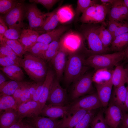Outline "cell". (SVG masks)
<instances>
[{
  "label": "cell",
  "instance_id": "obj_63",
  "mask_svg": "<svg viewBox=\"0 0 128 128\" xmlns=\"http://www.w3.org/2000/svg\"><path fill=\"white\" fill-rule=\"evenodd\" d=\"M120 128H123V127H121Z\"/></svg>",
  "mask_w": 128,
  "mask_h": 128
},
{
  "label": "cell",
  "instance_id": "obj_17",
  "mask_svg": "<svg viewBox=\"0 0 128 128\" xmlns=\"http://www.w3.org/2000/svg\"><path fill=\"white\" fill-rule=\"evenodd\" d=\"M22 57L20 58V66L24 69L31 68L41 69L47 68L43 59L37 57L27 52Z\"/></svg>",
  "mask_w": 128,
  "mask_h": 128
},
{
  "label": "cell",
  "instance_id": "obj_37",
  "mask_svg": "<svg viewBox=\"0 0 128 128\" xmlns=\"http://www.w3.org/2000/svg\"><path fill=\"white\" fill-rule=\"evenodd\" d=\"M3 40L19 57H22L26 52L23 46L18 40H9L4 37Z\"/></svg>",
  "mask_w": 128,
  "mask_h": 128
},
{
  "label": "cell",
  "instance_id": "obj_51",
  "mask_svg": "<svg viewBox=\"0 0 128 128\" xmlns=\"http://www.w3.org/2000/svg\"><path fill=\"white\" fill-rule=\"evenodd\" d=\"M22 91L23 82L22 81L20 85L12 95L16 101L18 106L21 104L20 99Z\"/></svg>",
  "mask_w": 128,
  "mask_h": 128
},
{
  "label": "cell",
  "instance_id": "obj_44",
  "mask_svg": "<svg viewBox=\"0 0 128 128\" xmlns=\"http://www.w3.org/2000/svg\"><path fill=\"white\" fill-rule=\"evenodd\" d=\"M31 83V82H23V91L20 99L21 104L30 100L29 88Z\"/></svg>",
  "mask_w": 128,
  "mask_h": 128
},
{
  "label": "cell",
  "instance_id": "obj_5",
  "mask_svg": "<svg viewBox=\"0 0 128 128\" xmlns=\"http://www.w3.org/2000/svg\"><path fill=\"white\" fill-rule=\"evenodd\" d=\"M25 17L29 23V29L35 30L43 25L48 14L44 13L37 7L36 4L25 5Z\"/></svg>",
  "mask_w": 128,
  "mask_h": 128
},
{
  "label": "cell",
  "instance_id": "obj_23",
  "mask_svg": "<svg viewBox=\"0 0 128 128\" xmlns=\"http://www.w3.org/2000/svg\"><path fill=\"white\" fill-rule=\"evenodd\" d=\"M0 116V128H8L20 119L17 111L13 109L5 110Z\"/></svg>",
  "mask_w": 128,
  "mask_h": 128
},
{
  "label": "cell",
  "instance_id": "obj_29",
  "mask_svg": "<svg viewBox=\"0 0 128 128\" xmlns=\"http://www.w3.org/2000/svg\"><path fill=\"white\" fill-rule=\"evenodd\" d=\"M57 14L59 22L65 23L71 20L74 16V14L70 5H66L59 7Z\"/></svg>",
  "mask_w": 128,
  "mask_h": 128
},
{
  "label": "cell",
  "instance_id": "obj_6",
  "mask_svg": "<svg viewBox=\"0 0 128 128\" xmlns=\"http://www.w3.org/2000/svg\"><path fill=\"white\" fill-rule=\"evenodd\" d=\"M93 75L91 73H85L74 82L71 95L72 99H77L91 91Z\"/></svg>",
  "mask_w": 128,
  "mask_h": 128
},
{
  "label": "cell",
  "instance_id": "obj_43",
  "mask_svg": "<svg viewBox=\"0 0 128 128\" xmlns=\"http://www.w3.org/2000/svg\"><path fill=\"white\" fill-rule=\"evenodd\" d=\"M23 29L21 28H9L5 32L4 37L12 40H18L19 38Z\"/></svg>",
  "mask_w": 128,
  "mask_h": 128
},
{
  "label": "cell",
  "instance_id": "obj_39",
  "mask_svg": "<svg viewBox=\"0 0 128 128\" xmlns=\"http://www.w3.org/2000/svg\"><path fill=\"white\" fill-rule=\"evenodd\" d=\"M96 110L89 111L73 128H89L95 115Z\"/></svg>",
  "mask_w": 128,
  "mask_h": 128
},
{
  "label": "cell",
  "instance_id": "obj_48",
  "mask_svg": "<svg viewBox=\"0 0 128 128\" xmlns=\"http://www.w3.org/2000/svg\"><path fill=\"white\" fill-rule=\"evenodd\" d=\"M0 65L2 67H7L18 64L14 60L9 57L3 56H0Z\"/></svg>",
  "mask_w": 128,
  "mask_h": 128
},
{
  "label": "cell",
  "instance_id": "obj_59",
  "mask_svg": "<svg viewBox=\"0 0 128 128\" xmlns=\"http://www.w3.org/2000/svg\"><path fill=\"white\" fill-rule=\"evenodd\" d=\"M125 57L128 59V45L124 50Z\"/></svg>",
  "mask_w": 128,
  "mask_h": 128
},
{
  "label": "cell",
  "instance_id": "obj_53",
  "mask_svg": "<svg viewBox=\"0 0 128 128\" xmlns=\"http://www.w3.org/2000/svg\"><path fill=\"white\" fill-rule=\"evenodd\" d=\"M43 81L38 82H31L29 88V91L31 96V99L30 100H31L32 96L35 93L38 86Z\"/></svg>",
  "mask_w": 128,
  "mask_h": 128
},
{
  "label": "cell",
  "instance_id": "obj_16",
  "mask_svg": "<svg viewBox=\"0 0 128 128\" xmlns=\"http://www.w3.org/2000/svg\"><path fill=\"white\" fill-rule=\"evenodd\" d=\"M89 110L78 109L70 111L69 113L61 120L59 128H74Z\"/></svg>",
  "mask_w": 128,
  "mask_h": 128
},
{
  "label": "cell",
  "instance_id": "obj_36",
  "mask_svg": "<svg viewBox=\"0 0 128 128\" xmlns=\"http://www.w3.org/2000/svg\"><path fill=\"white\" fill-rule=\"evenodd\" d=\"M48 45L41 42H37L27 52L37 57L43 59Z\"/></svg>",
  "mask_w": 128,
  "mask_h": 128
},
{
  "label": "cell",
  "instance_id": "obj_46",
  "mask_svg": "<svg viewBox=\"0 0 128 128\" xmlns=\"http://www.w3.org/2000/svg\"><path fill=\"white\" fill-rule=\"evenodd\" d=\"M128 32V22L122 23L113 35V39L120 35Z\"/></svg>",
  "mask_w": 128,
  "mask_h": 128
},
{
  "label": "cell",
  "instance_id": "obj_40",
  "mask_svg": "<svg viewBox=\"0 0 128 128\" xmlns=\"http://www.w3.org/2000/svg\"><path fill=\"white\" fill-rule=\"evenodd\" d=\"M90 126V128H110L105 121L102 111L95 115Z\"/></svg>",
  "mask_w": 128,
  "mask_h": 128
},
{
  "label": "cell",
  "instance_id": "obj_58",
  "mask_svg": "<svg viewBox=\"0 0 128 128\" xmlns=\"http://www.w3.org/2000/svg\"><path fill=\"white\" fill-rule=\"evenodd\" d=\"M6 81V80L3 74L1 73H0V84L3 83Z\"/></svg>",
  "mask_w": 128,
  "mask_h": 128
},
{
  "label": "cell",
  "instance_id": "obj_64",
  "mask_svg": "<svg viewBox=\"0 0 128 128\" xmlns=\"http://www.w3.org/2000/svg\"></svg>",
  "mask_w": 128,
  "mask_h": 128
},
{
  "label": "cell",
  "instance_id": "obj_3",
  "mask_svg": "<svg viewBox=\"0 0 128 128\" xmlns=\"http://www.w3.org/2000/svg\"><path fill=\"white\" fill-rule=\"evenodd\" d=\"M108 4H95L89 8L82 14L81 22L84 23H97L102 22L110 10Z\"/></svg>",
  "mask_w": 128,
  "mask_h": 128
},
{
  "label": "cell",
  "instance_id": "obj_54",
  "mask_svg": "<svg viewBox=\"0 0 128 128\" xmlns=\"http://www.w3.org/2000/svg\"><path fill=\"white\" fill-rule=\"evenodd\" d=\"M26 124L24 123L22 119H20L15 123L8 128H25Z\"/></svg>",
  "mask_w": 128,
  "mask_h": 128
},
{
  "label": "cell",
  "instance_id": "obj_19",
  "mask_svg": "<svg viewBox=\"0 0 128 128\" xmlns=\"http://www.w3.org/2000/svg\"><path fill=\"white\" fill-rule=\"evenodd\" d=\"M55 75V73L52 70H48L43 82L42 91L38 101L41 110L47 101Z\"/></svg>",
  "mask_w": 128,
  "mask_h": 128
},
{
  "label": "cell",
  "instance_id": "obj_31",
  "mask_svg": "<svg viewBox=\"0 0 128 128\" xmlns=\"http://www.w3.org/2000/svg\"><path fill=\"white\" fill-rule=\"evenodd\" d=\"M21 82L13 80L5 81L0 84V93L12 96Z\"/></svg>",
  "mask_w": 128,
  "mask_h": 128
},
{
  "label": "cell",
  "instance_id": "obj_61",
  "mask_svg": "<svg viewBox=\"0 0 128 128\" xmlns=\"http://www.w3.org/2000/svg\"><path fill=\"white\" fill-rule=\"evenodd\" d=\"M123 0L125 4L128 8V0Z\"/></svg>",
  "mask_w": 128,
  "mask_h": 128
},
{
  "label": "cell",
  "instance_id": "obj_10",
  "mask_svg": "<svg viewBox=\"0 0 128 128\" xmlns=\"http://www.w3.org/2000/svg\"><path fill=\"white\" fill-rule=\"evenodd\" d=\"M66 99V91L61 86L59 81L55 78L47 100L48 104L64 105Z\"/></svg>",
  "mask_w": 128,
  "mask_h": 128
},
{
  "label": "cell",
  "instance_id": "obj_13",
  "mask_svg": "<svg viewBox=\"0 0 128 128\" xmlns=\"http://www.w3.org/2000/svg\"><path fill=\"white\" fill-rule=\"evenodd\" d=\"M108 13L109 20L119 22L128 20V8L123 0H116Z\"/></svg>",
  "mask_w": 128,
  "mask_h": 128
},
{
  "label": "cell",
  "instance_id": "obj_15",
  "mask_svg": "<svg viewBox=\"0 0 128 128\" xmlns=\"http://www.w3.org/2000/svg\"><path fill=\"white\" fill-rule=\"evenodd\" d=\"M96 93L102 107L108 106L111 98L113 84L111 77L109 80L100 83H95Z\"/></svg>",
  "mask_w": 128,
  "mask_h": 128
},
{
  "label": "cell",
  "instance_id": "obj_32",
  "mask_svg": "<svg viewBox=\"0 0 128 128\" xmlns=\"http://www.w3.org/2000/svg\"><path fill=\"white\" fill-rule=\"evenodd\" d=\"M29 77L36 82L43 81L47 71V68L41 69L31 68L24 70Z\"/></svg>",
  "mask_w": 128,
  "mask_h": 128
},
{
  "label": "cell",
  "instance_id": "obj_55",
  "mask_svg": "<svg viewBox=\"0 0 128 128\" xmlns=\"http://www.w3.org/2000/svg\"><path fill=\"white\" fill-rule=\"evenodd\" d=\"M121 123L123 128H128V113H124Z\"/></svg>",
  "mask_w": 128,
  "mask_h": 128
},
{
  "label": "cell",
  "instance_id": "obj_35",
  "mask_svg": "<svg viewBox=\"0 0 128 128\" xmlns=\"http://www.w3.org/2000/svg\"><path fill=\"white\" fill-rule=\"evenodd\" d=\"M0 56L7 57L14 60L18 65L20 66V58L18 56L12 49L3 40L0 41Z\"/></svg>",
  "mask_w": 128,
  "mask_h": 128
},
{
  "label": "cell",
  "instance_id": "obj_33",
  "mask_svg": "<svg viewBox=\"0 0 128 128\" xmlns=\"http://www.w3.org/2000/svg\"><path fill=\"white\" fill-rule=\"evenodd\" d=\"M97 31L99 38L104 47L109 49L113 40L112 34L103 25L99 26Z\"/></svg>",
  "mask_w": 128,
  "mask_h": 128
},
{
  "label": "cell",
  "instance_id": "obj_52",
  "mask_svg": "<svg viewBox=\"0 0 128 128\" xmlns=\"http://www.w3.org/2000/svg\"><path fill=\"white\" fill-rule=\"evenodd\" d=\"M43 81L38 86L31 100L38 102L42 91Z\"/></svg>",
  "mask_w": 128,
  "mask_h": 128
},
{
  "label": "cell",
  "instance_id": "obj_49",
  "mask_svg": "<svg viewBox=\"0 0 128 128\" xmlns=\"http://www.w3.org/2000/svg\"><path fill=\"white\" fill-rule=\"evenodd\" d=\"M26 33L30 38L32 41L35 44L40 36L39 33L36 31L29 29H24Z\"/></svg>",
  "mask_w": 128,
  "mask_h": 128
},
{
  "label": "cell",
  "instance_id": "obj_56",
  "mask_svg": "<svg viewBox=\"0 0 128 128\" xmlns=\"http://www.w3.org/2000/svg\"><path fill=\"white\" fill-rule=\"evenodd\" d=\"M126 87L127 89V93L125 102V112H128V82Z\"/></svg>",
  "mask_w": 128,
  "mask_h": 128
},
{
  "label": "cell",
  "instance_id": "obj_60",
  "mask_svg": "<svg viewBox=\"0 0 128 128\" xmlns=\"http://www.w3.org/2000/svg\"><path fill=\"white\" fill-rule=\"evenodd\" d=\"M25 128H35L33 126L30 124H26Z\"/></svg>",
  "mask_w": 128,
  "mask_h": 128
},
{
  "label": "cell",
  "instance_id": "obj_4",
  "mask_svg": "<svg viewBox=\"0 0 128 128\" xmlns=\"http://www.w3.org/2000/svg\"><path fill=\"white\" fill-rule=\"evenodd\" d=\"M98 26L89 25L84 28L82 31L89 48L93 54H105L109 50V49L104 47L99 38L97 31Z\"/></svg>",
  "mask_w": 128,
  "mask_h": 128
},
{
  "label": "cell",
  "instance_id": "obj_34",
  "mask_svg": "<svg viewBox=\"0 0 128 128\" xmlns=\"http://www.w3.org/2000/svg\"><path fill=\"white\" fill-rule=\"evenodd\" d=\"M107 69H99L93 74L92 80L95 83L104 82L111 78L113 70Z\"/></svg>",
  "mask_w": 128,
  "mask_h": 128
},
{
  "label": "cell",
  "instance_id": "obj_57",
  "mask_svg": "<svg viewBox=\"0 0 128 128\" xmlns=\"http://www.w3.org/2000/svg\"><path fill=\"white\" fill-rule=\"evenodd\" d=\"M102 4H105L112 5L116 1V0H101Z\"/></svg>",
  "mask_w": 128,
  "mask_h": 128
},
{
  "label": "cell",
  "instance_id": "obj_38",
  "mask_svg": "<svg viewBox=\"0 0 128 128\" xmlns=\"http://www.w3.org/2000/svg\"><path fill=\"white\" fill-rule=\"evenodd\" d=\"M98 1L95 0H78L76 11V17H78L90 7L95 4H99Z\"/></svg>",
  "mask_w": 128,
  "mask_h": 128
},
{
  "label": "cell",
  "instance_id": "obj_22",
  "mask_svg": "<svg viewBox=\"0 0 128 128\" xmlns=\"http://www.w3.org/2000/svg\"><path fill=\"white\" fill-rule=\"evenodd\" d=\"M111 79L114 88L128 82V73L126 68L119 64L113 70Z\"/></svg>",
  "mask_w": 128,
  "mask_h": 128
},
{
  "label": "cell",
  "instance_id": "obj_45",
  "mask_svg": "<svg viewBox=\"0 0 128 128\" xmlns=\"http://www.w3.org/2000/svg\"><path fill=\"white\" fill-rule=\"evenodd\" d=\"M59 1L58 0H30L29 1L32 3L40 4L49 11Z\"/></svg>",
  "mask_w": 128,
  "mask_h": 128
},
{
  "label": "cell",
  "instance_id": "obj_50",
  "mask_svg": "<svg viewBox=\"0 0 128 128\" xmlns=\"http://www.w3.org/2000/svg\"><path fill=\"white\" fill-rule=\"evenodd\" d=\"M8 27L4 20L2 16H0V41L3 40L4 35L8 30Z\"/></svg>",
  "mask_w": 128,
  "mask_h": 128
},
{
  "label": "cell",
  "instance_id": "obj_62",
  "mask_svg": "<svg viewBox=\"0 0 128 128\" xmlns=\"http://www.w3.org/2000/svg\"><path fill=\"white\" fill-rule=\"evenodd\" d=\"M126 69H127V71L128 73V64L127 66V67L126 68Z\"/></svg>",
  "mask_w": 128,
  "mask_h": 128
},
{
  "label": "cell",
  "instance_id": "obj_24",
  "mask_svg": "<svg viewBox=\"0 0 128 128\" xmlns=\"http://www.w3.org/2000/svg\"><path fill=\"white\" fill-rule=\"evenodd\" d=\"M67 29L66 27L62 26L41 34L39 37L36 42H40L49 44L52 42L59 39Z\"/></svg>",
  "mask_w": 128,
  "mask_h": 128
},
{
  "label": "cell",
  "instance_id": "obj_47",
  "mask_svg": "<svg viewBox=\"0 0 128 128\" xmlns=\"http://www.w3.org/2000/svg\"><path fill=\"white\" fill-rule=\"evenodd\" d=\"M121 22L109 20L107 29L113 35L122 23Z\"/></svg>",
  "mask_w": 128,
  "mask_h": 128
},
{
  "label": "cell",
  "instance_id": "obj_9",
  "mask_svg": "<svg viewBox=\"0 0 128 128\" xmlns=\"http://www.w3.org/2000/svg\"><path fill=\"white\" fill-rule=\"evenodd\" d=\"M125 112L119 107L111 103L105 112V121L110 128H118Z\"/></svg>",
  "mask_w": 128,
  "mask_h": 128
},
{
  "label": "cell",
  "instance_id": "obj_25",
  "mask_svg": "<svg viewBox=\"0 0 128 128\" xmlns=\"http://www.w3.org/2000/svg\"><path fill=\"white\" fill-rule=\"evenodd\" d=\"M125 84H123L114 88L111 103L119 107L125 112V102L127 89Z\"/></svg>",
  "mask_w": 128,
  "mask_h": 128
},
{
  "label": "cell",
  "instance_id": "obj_26",
  "mask_svg": "<svg viewBox=\"0 0 128 128\" xmlns=\"http://www.w3.org/2000/svg\"><path fill=\"white\" fill-rule=\"evenodd\" d=\"M20 66L18 65L2 67L0 70L12 80L21 82L24 77V73Z\"/></svg>",
  "mask_w": 128,
  "mask_h": 128
},
{
  "label": "cell",
  "instance_id": "obj_20",
  "mask_svg": "<svg viewBox=\"0 0 128 128\" xmlns=\"http://www.w3.org/2000/svg\"><path fill=\"white\" fill-rule=\"evenodd\" d=\"M27 122L35 128H59L61 120L38 116L29 118Z\"/></svg>",
  "mask_w": 128,
  "mask_h": 128
},
{
  "label": "cell",
  "instance_id": "obj_41",
  "mask_svg": "<svg viewBox=\"0 0 128 128\" xmlns=\"http://www.w3.org/2000/svg\"><path fill=\"white\" fill-rule=\"evenodd\" d=\"M22 1L15 0H0V13L4 15L5 14Z\"/></svg>",
  "mask_w": 128,
  "mask_h": 128
},
{
  "label": "cell",
  "instance_id": "obj_28",
  "mask_svg": "<svg viewBox=\"0 0 128 128\" xmlns=\"http://www.w3.org/2000/svg\"><path fill=\"white\" fill-rule=\"evenodd\" d=\"M128 45V32L119 35L113 39L111 44L110 49L116 52L123 51Z\"/></svg>",
  "mask_w": 128,
  "mask_h": 128
},
{
  "label": "cell",
  "instance_id": "obj_7",
  "mask_svg": "<svg viewBox=\"0 0 128 128\" xmlns=\"http://www.w3.org/2000/svg\"><path fill=\"white\" fill-rule=\"evenodd\" d=\"M25 5L22 1L8 13L2 16L9 28H22L24 24L23 21L25 17Z\"/></svg>",
  "mask_w": 128,
  "mask_h": 128
},
{
  "label": "cell",
  "instance_id": "obj_11",
  "mask_svg": "<svg viewBox=\"0 0 128 128\" xmlns=\"http://www.w3.org/2000/svg\"><path fill=\"white\" fill-rule=\"evenodd\" d=\"M41 110L38 102L30 100L24 102L18 108V112L19 119L25 117L32 118L39 116Z\"/></svg>",
  "mask_w": 128,
  "mask_h": 128
},
{
  "label": "cell",
  "instance_id": "obj_21",
  "mask_svg": "<svg viewBox=\"0 0 128 128\" xmlns=\"http://www.w3.org/2000/svg\"><path fill=\"white\" fill-rule=\"evenodd\" d=\"M59 8L51 12H48L47 16L42 26L35 31L39 34L40 33L42 34L56 28L59 22L57 14V11Z\"/></svg>",
  "mask_w": 128,
  "mask_h": 128
},
{
  "label": "cell",
  "instance_id": "obj_18",
  "mask_svg": "<svg viewBox=\"0 0 128 128\" xmlns=\"http://www.w3.org/2000/svg\"><path fill=\"white\" fill-rule=\"evenodd\" d=\"M60 41L62 46L70 54L74 53L79 48L82 38L78 34L71 32L64 35Z\"/></svg>",
  "mask_w": 128,
  "mask_h": 128
},
{
  "label": "cell",
  "instance_id": "obj_27",
  "mask_svg": "<svg viewBox=\"0 0 128 128\" xmlns=\"http://www.w3.org/2000/svg\"><path fill=\"white\" fill-rule=\"evenodd\" d=\"M18 105L12 96L6 95L0 93V112L13 109L18 111Z\"/></svg>",
  "mask_w": 128,
  "mask_h": 128
},
{
  "label": "cell",
  "instance_id": "obj_8",
  "mask_svg": "<svg viewBox=\"0 0 128 128\" xmlns=\"http://www.w3.org/2000/svg\"><path fill=\"white\" fill-rule=\"evenodd\" d=\"M70 107V111L78 109L96 110L102 107L96 92L91 93L77 99Z\"/></svg>",
  "mask_w": 128,
  "mask_h": 128
},
{
  "label": "cell",
  "instance_id": "obj_30",
  "mask_svg": "<svg viewBox=\"0 0 128 128\" xmlns=\"http://www.w3.org/2000/svg\"><path fill=\"white\" fill-rule=\"evenodd\" d=\"M61 46L60 40L58 39L50 43L49 44L43 59L47 61L51 60L57 54Z\"/></svg>",
  "mask_w": 128,
  "mask_h": 128
},
{
  "label": "cell",
  "instance_id": "obj_12",
  "mask_svg": "<svg viewBox=\"0 0 128 128\" xmlns=\"http://www.w3.org/2000/svg\"><path fill=\"white\" fill-rule=\"evenodd\" d=\"M70 111V106L46 104L42 109L41 114L44 117L57 119L60 117L64 118Z\"/></svg>",
  "mask_w": 128,
  "mask_h": 128
},
{
  "label": "cell",
  "instance_id": "obj_1",
  "mask_svg": "<svg viewBox=\"0 0 128 128\" xmlns=\"http://www.w3.org/2000/svg\"><path fill=\"white\" fill-rule=\"evenodd\" d=\"M125 57L124 50L109 54H93L85 60L86 65L96 70L107 69H111L119 63Z\"/></svg>",
  "mask_w": 128,
  "mask_h": 128
},
{
  "label": "cell",
  "instance_id": "obj_2",
  "mask_svg": "<svg viewBox=\"0 0 128 128\" xmlns=\"http://www.w3.org/2000/svg\"><path fill=\"white\" fill-rule=\"evenodd\" d=\"M69 54L64 71L65 79L68 84L74 82L87 69L85 59L81 56L75 53Z\"/></svg>",
  "mask_w": 128,
  "mask_h": 128
},
{
  "label": "cell",
  "instance_id": "obj_14",
  "mask_svg": "<svg viewBox=\"0 0 128 128\" xmlns=\"http://www.w3.org/2000/svg\"><path fill=\"white\" fill-rule=\"evenodd\" d=\"M68 53V52L61 45V47L58 52L51 60L55 71L56 78L59 81L61 79L64 72Z\"/></svg>",
  "mask_w": 128,
  "mask_h": 128
},
{
  "label": "cell",
  "instance_id": "obj_42",
  "mask_svg": "<svg viewBox=\"0 0 128 128\" xmlns=\"http://www.w3.org/2000/svg\"><path fill=\"white\" fill-rule=\"evenodd\" d=\"M18 40L23 46L26 52L34 44L26 33L24 29H23L20 37Z\"/></svg>",
  "mask_w": 128,
  "mask_h": 128
}]
</instances>
